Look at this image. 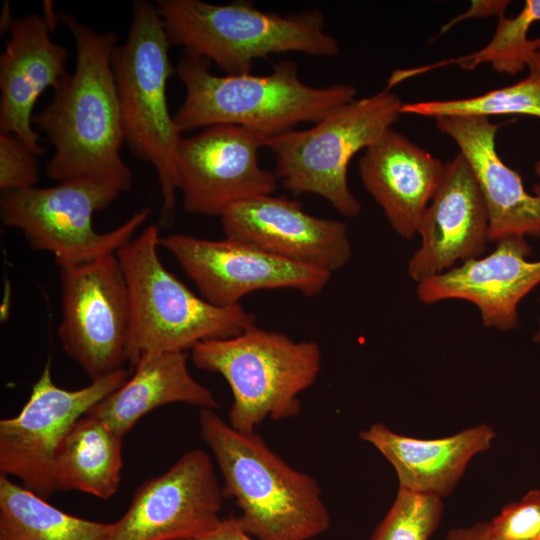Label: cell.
Masks as SVG:
<instances>
[{
	"label": "cell",
	"mask_w": 540,
	"mask_h": 540,
	"mask_svg": "<svg viewBox=\"0 0 540 540\" xmlns=\"http://www.w3.org/2000/svg\"><path fill=\"white\" fill-rule=\"evenodd\" d=\"M59 19L72 34L77 58L73 72L32 118L54 147L46 175L59 182L96 179L128 191L133 174L120 153L125 141L112 66L118 36L66 12Z\"/></svg>",
	"instance_id": "cell-1"
},
{
	"label": "cell",
	"mask_w": 540,
	"mask_h": 540,
	"mask_svg": "<svg viewBox=\"0 0 540 540\" xmlns=\"http://www.w3.org/2000/svg\"><path fill=\"white\" fill-rule=\"evenodd\" d=\"M210 62L184 51L176 74L185 98L174 121L185 132L214 125H237L264 140L293 130L300 123H317L355 99V87L336 83L312 87L289 59L267 75L211 73Z\"/></svg>",
	"instance_id": "cell-2"
},
{
	"label": "cell",
	"mask_w": 540,
	"mask_h": 540,
	"mask_svg": "<svg viewBox=\"0 0 540 540\" xmlns=\"http://www.w3.org/2000/svg\"><path fill=\"white\" fill-rule=\"evenodd\" d=\"M201 436L222 473V494L257 540H310L330 527L317 480L288 465L255 432L235 430L214 409L200 408Z\"/></svg>",
	"instance_id": "cell-3"
},
{
	"label": "cell",
	"mask_w": 540,
	"mask_h": 540,
	"mask_svg": "<svg viewBox=\"0 0 540 540\" xmlns=\"http://www.w3.org/2000/svg\"><path fill=\"white\" fill-rule=\"evenodd\" d=\"M155 5L171 46L215 63L226 75L250 74L255 60L272 54L331 58L340 52L317 9L281 16L247 1L157 0Z\"/></svg>",
	"instance_id": "cell-4"
},
{
	"label": "cell",
	"mask_w": 540,
	"mask_h": 540,
	"mask_svg": "<svg viewBox=\"0 0 540 540\" xmlns=\"http://www.w3.org/2000/svg\"><path fill=\"white\" fill-rule=\"evenodd\" d=\"M160 238L152 224L116 253L129 293L126 358L133 367L146 354L184 352L256 326V316L242 305H213L169 272L158 255Z\"/></svg>",
	"instance_id": "cell-5"
},
{
	"label": "cell",
	"mask_w": 540,
	"mask_h": 540,
	"mask_svg": "<svg viewBox=\"0 0 540 540\" xmlns=\"http://www.w3.org/2000/svg\"><path fill=\"white\" fill-rule=\"evenodd\" d=\"M170 47L156 5L135 1L127 40L115 48L112 66L124 141L137 158L156 171L163 224L172 218L176 206V156L182 138L167 103V82L176 74Z\"/></svg>",
	"instance_id": "cell-6"
},
{
	"label": "cell",
	"mask_w": 540,
	"mask_h": 540,
	"mask_svg": "<svg viewBox=\"0 0 540 540\" xmlns=\"http://www.w3.org/2000/svg\"><path fill=\"white\" fill-rule=\"evenodd\" d=\"M193 364L220 374L230 386L233 403L228 423L240 432H255L265 419L299 414V394L316 381L321 350L313 341H294L256 326L225 339L207 340L191 349Z\"/></svg>",
	"instance_id": "cell-7"
},
{
	"label": "cell",
	"mask_w": 540,
	"mask_h": 540,
	"mask_svg": "<svg viewBox=\"0 0 540 540\" xmlns=\"http://www.w3.org/2000/svg\"><path fill=\"white\" fill-rule=\"evenodd\" d=\"M402 105L386 87L346 103L308 129H293L264 140V147L276 158L277 180L295 195H318L341 215L356 217L361 203L349 188L348 165L360 150L391 129Z\"/></svg>",
	"instance_id": "cell-8"
},
{
	"label": "cell",
	"mask_w": 540,
	"mask_h": 540,
	"mask_svg": "<svg viewBox=\"0 0 540 540\" xmlns=\"http://www.w3.org/2000/svg\"><path fill=\"white\" fill-rule=\"evenodd\" d=\"M122 193L115 184L75 179L56 186L1 191L2 224L19 229L30 247L54 254L56 263L80 264L117 251L150 215L144 208L121 226L104 233L93 227V215Z\"/></svg>",
	"instance_id": "cell-9"
},
{
	"label": "cell",
	"mask_w": 540,
	"mask_h": 540,
	"mask_svg": "<svg viewBox=\"0 0 540 540\" xmlns=\"http://www.w3.org/2000/svg\"><path fill=\"white\" fill-rule=\"evenodd\" d=\"M57 265L61 288L57 334L64 352L91 382L124 368L130 302L117 255Z\"/></svg>",
	"instance_id": "cell-10"
},
{
	"label": "cell",
	"mask_w": 540,
	"mask_h": 540,
	"mask_svg": "<svg viewBox=\"0 0 540 540\" xmlns=\"http://www.w3.org/2000/svg\"><path fill=\"white\" fill-rule=\"evenodd\" d=\"M127 380L122 368L81 389H63L53 382L49 359L21 411L0 420L1 475L19 479L48 499L58 491L54 469L62 440L78 419Z\"/></svg>",
	"instance_id": "cell-11"
},
{
	"label": "cell",
	"mask_w": 540,
	"mask_h": 540,
	"mask_svg": "<svg viewBox=\"0 0 540 540\" xmlns=\"http://www.w3.org/2000/svg\"><path fill=\"white\" fill-rule=\"evenodd\" d=\"M160 246L176 259L201 297L219 307L238 305L245 295L264 289L288 288L316 296L331 278L327 272L228 238L171 234L160 238Z\"/></svg>",
	"instance_id": "cell-12"
},
{
	"label": "cell",
	"mask_w": 540,
	"mask_h": 540,
	"mask_svg": "<svg viewBox=\"0 0 540 540\" xmlns=\"http://www.w3.org/2000/svg\"><path fill=\"white\" fill-rule=\"evenodd\" d=\"M211 458L202 449L184 453L163 474L133 494L107 540H191L221 522L223 500Z\"/></svg>",
	"instance_id": "cell-13"
},
{
	"label": "cell",
	"mask_w": 540,
	"mask_h": 540,
	"mask_svg": "<svg viewBox=\"0 0 540 540\" xmlns=\"http://www.w3.org/2000/svg\"><path fill=\"white\" fill-rule=\"evenodd\" d=\"M261 147L262 138L237 125H214L182 137L176 173L184 210L220 217L235 203L272 194L278 180L260 166Z\"/></svg>",
	"instance_id": "cell-14"
},
{
	"label": "cell",
	"mask_w": 540,
	"mask_h": 540,
	"mask_svg": "<svg viewBox=\"0 0 540 540\" xmlns=\"http://www.w3.org/2000/svg\"><path fill=\"white\" fill-rule=\"evenodd\" d=\"M226 238L332 275L352 257L344 222L313 216L296 200L262 195L220 215Z\"/></svg>",
	"instance_id": "cell-15"
},
{
	"label": "cell",
	"mask_w": 540,
	"mask_h": 540,
	"mask_svg": "<svg viewBox=\"0 0 540 540\" xmlns=\"http://www.w3.org/2000/svg\"><path fill=\"white\" fill-rule=\"evenodd\" d=\"M417 235L420 245L408 262L419 283L483 256L489 242V217L482 193L459 152L445 163L441 182L424 212Z\"/></svg>",
	"instance_id": "cell-16"
},
{
	"label": "cell",
	"mask_w": 540,
	"mask_h": 540,
	"mask_svg": "<svg viewBox=\"0 0 540 540\" xmlns=\"http://www.w3.org/2000/svg\"><path fill=\"white\" fill-rule=\"evenodd\" d=\"M496 243L490 254L417 283L418 299L424 304L464 300L479 309L485 327L515 328L520 301L540 284V260L527 259L531 247L525 237H507Z\"/></svg>",
	"instance_id": "cell-17"
},
{
	"label": "cell",
	"mask_w": 540,
	"mask_h": 540,
	"mask_svg": "<svg viewBox=\"0 0 540 540\" xmlns=\"http://www.w3.org/2000/svg\"><path fill=\"white\" fill-rule=\"evenodd\" d=\"M3 30L8 39L0 55V132L15 134L40 156L45 149L33 129V108L45 90H54L68 75L69 52L52 41L41 15L11 17Z\"/></svg>",
	"instance_id": "cell-18"
},
{
	"label": "cell",
	"mask_w": 540,
	"mask_h": 540,
	"mask_svg": "<svg viewBox=\"0 0 540 540\" xmlns=\"http://www.w3.org/2000/svg\"><path fill=\"white\" fill-rule=\"evenodd\" d=\"M437 128L458 145L476 178L489 217V241L527 235L540 237V184L529 194L520 175L496 149L499 124L486 117H440Z\"/></svg>",
	"instance_id": "cell-19"
},
{
	"label": "cell",
	"mask_w": 540,
	"mask_h": 540,
	"mask_svg": "<svg viewBox=\"0 0 540 540\" xmlns=\"http://www.w3.org/2000/svg\"><path fill=\"white\" fill-rule=\"evenodd\" d=\"M444 168L439 159L392 128L359 159L364 188L393 230L408 240L417 235Z\"/></svg>",
	"instance_id": "cell-20"
},
{
	"label": "cell",
	"mask_w": 540,
	"mask_h": 540,
	"mask_svg": "<svg viewBox=\"0 0 540 540\" xmlns=\"http://www.w3.org/2000/svg\"><path fill=\"white\" fill-rule=\"evenodd\" d=\"M359 435L390 462L399 488L438 497L452 492L471 458L487 450L495 437L486 424L431 440L397 434L383 423H374Z\"/></svg>",
	"instance_id": "cell-21"
},
{
	"label": "cell",
	"mask_w": 540,
	"mask_h": 540,
	"mask_svg": "<svg viewBox=\"0 0 540 540\" xmlns=\"http://www.w3.org/2000/svg\"><path fill=\"white\" fill-rule=\"evenodd\" d=\"M133 368L129 380L86 413L123 437L144 415L166 404L219 406L213 392L190 374L185 352L149 353Z\"/></svg>",
	"instance_id": "cell-22"
},
{
	"label": "cell",
	"mask_w": 540,
	"mask_h": 540,
	"mask_svg": "<svg viewBox=\"0 0 540 540\" xmlns=\"http://www.w3.org/2000/svg\"><path fill=\"white\" fill-rule=\"evenodd\" d=\"M123 436L84 415L62 440L55 457L58 491L78 490L109 499L121 480Z\"/></svg>",
	"instance_id": "cell-23"
},
{
	"label": "cell",
	"mask_w": 540,
	"mask_h": 540,
	"mask_svg": "<svg viewBox=\"0 0 540 540\" xmlns=\"http://www.w3.org/2000/svg\"><path fill=\"white\" fill-rule=\"evenodd\" d=\"M113 523L79 518L0 476V540H107Z\"/></svg>",
	"instance_id": "cell-24"
},
{
	"label": "cell",
	"mask_w": 540,
	"mask_h": 540,
	"mask_svg": "<svg viewBox=\"0 0 540 540\" xmlns=\"http://www.w3.org/2000/svg\"><path fill=\"white\" fill-rule=\"evenodd\" d=\"M538 60L540 0H526L523 9L515 17L507 18L504 14L498 16L495 33L482 49L422 67L395 70L390 76V82L395 86L411 77L453 64L472 70L486 62L499 73L515 75Z\"/></svg>",
	"instance_id": "cell-25"
},
{
	"label": "cell",
	"mask_w": 540,
	"mask_h": 540,
	"mask_svg": "<svg viewBox=\"0 0 540 540\" xmlns=\"http://www.w3.org/2000/svg\"><path fill=\"white\" fill-rule=\"evenodd\" d=\"M528 69L526 78L510 86L470 98L403 103L401 114L435 119L513 114L540 118V60L532 62Z\"/></svg>",
	"instance_id": "cell-26"
},
{
	"label": "cell",
	"mask_w": 540,
	"mask_h": 540,
	"mask_svg": "<svg viewBox=\"0 0 540 540\" xmlns=\"http://www.w3.org/2000/svg\"><path fill=\"white\" fill-rule=\"evenodd\" d=\"M442 510L441 497L399 488L370 540H429L440 523Z\"/></svg>",
	"instance_id": "cell-27"
},
{
	"label": "cell",
	"mask_w": 540,
	"mask_h": 540,
	"mask_svg": "<svg viewBox=\"0 0 540 540\" xmlns=\"http://www.w3.org/2000/svg\"><path fill=\"white\" fill-rule=\"evenodd\" d=\"M493 540L540 539V490L528 492L489 521Z\"/></svg>",
	"instance_id": "cell-28"
},
{
	"label": "cell",
	"mask_w": 540,
	"mask_h": 540,
	"mask_svg": "<svg viewBox=\"0 0 540 540\" xmlns=\"http://www.w3.org/2000/svg\"><path fill=\"white\" fill-rule=\"evenodd\" d=\"M18 136L0 132V189L32 187L38 181L39 161Z\"/></svg>",
	"instance_id": "cell-29"
},
{
	"label": "cell",
	"mask_w": 540,
	"mask_h": 540,
	"mask_svg": "<svg viewBox=\"0 0 540 540\" xmlns=\"http://www.w3.org/2000/svg\"><path fill=\"white\" fill-rule=\"evenodd\" d=\"M510 1H472L471 2V8L467 10L465 13L458 15L457 17L453 18L449 23L445 24L440 34L446 32L450 28H452L455 24L467 20L470 18H483L488 17L491 15H501L504 14V11Z\"/></svg>",
	"instance_id": "cell-30"
},
{
	"label": "cell",
	"mask_w": 540,
	"mask_h": 540,
	"mask_svg": "<svg viewBox=\"0 0 540 540\" xmlns=\"http://www.w3.org/2000/svg\"><path fill=\"white\" fill-rule=\"evenodd\" d=\"M252 537L242 528L236 517H228L222 519L213 531L191 540H255Z\"/></svg>",
	"instance_id": "cell-31"
},
{
	"label": "cell",
	"mask_w": 540,
	"mask_h": 540,
	"mask_svg": "<svg viewBox=\"0 0 540 540\" xmlns=\"http://www.w3.org/2000/svg\"><path fill=\"white\" fill-rule=\"evenodd\" d=\"M445 540H493L489 522H478L470 527H459L449 530Z\"/></svg>",
	"instance_id": "cell-32"
},
{
	"label": "cell",
	"mask_w": 540,
	"mask_h": 540,
	"mask_svg": "<svg viewBox=\"0 0 540 540\" xmlns=\"http://www.w3.org/2000/svg\"><path fill=\"white\" fill-rule=\"evenodd\" d=\"M45 20L48 23L51 31L55 28L57 22L56 13L53 10V4L51 1H44Z\"/></svg>",
	"instance_id": "cell-33"
},
{
	"label": "cell",
	"mask_w": 540,
	"mask_h": 540,
	"mask_svg": "<svg viewBox=\"0 0 540 540\" xmlns=\"http://www.w3.org/2000/svg\"><path fill=\"white\" fill-rule=\"evenodd\" d=\"M534 170L537 177L540 179V160L535 163Z\"/></svg>",
	"instance_id": "cell-34"
},
{
	"label": "cell",
	"mask_w": 540,
	"mask_h": 540,
	"mask_svg": "<svg viewBox=\"0 0 540 540\" xmlns=\"http://www.w3.org/2000/svg\"><path fill=\"white\" fill-rule=\"evenodd\" d=\"M534 340H535L536 342H540V329H539V331L537 332V334L535 335Z\"/></svg>",
	"instance_id": "cell-35"
},
{
	"label": "cell",
	"mask_w": 540,
	"mask_h": 540,
	"mask_svg": "<svg viewBox=\"0 0 540 540\" xmlns=\"http://www.w3.org/2000/svg\"><path fill=\"white\" fill-rule=\"evenodd\" d=\"M540 540V539H539Z\"/></svg>",
	"instance_id": "cell-36"
}]
</instances>
